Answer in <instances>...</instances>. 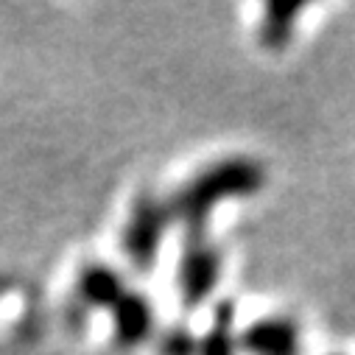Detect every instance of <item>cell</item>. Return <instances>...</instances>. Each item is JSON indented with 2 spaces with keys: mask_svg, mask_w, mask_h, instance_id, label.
<instances>
[{
  "mask_svg": "<svg viewBox=\"0 0 355 355\" xmlns=\"http://www.w3.org/2000/svg\"><path fill=\"white\" fill-rule=\"evenodd\" d=\"M257 188H263L260 162L249 157H232L193 176L180 193L168 199V207L171 216L180 218L191 235H205V221L216 205H221L230 196H249Z\"/></svg>",
  "mask_w": 355,
  "mask_h": 355,
  "instance_id": "6da1fadb",
  "label": "cell"
},
{
  "mask_svg": "<svg viewBox=\"0 0 355 355\" xmlns=\"http://www.w3.org/2000/svg\"><path fill=\"white\" fill-rule=\"evenodd\" d=\"M171 207L165 199L154 196V193H143L129 216V224L123 227V252L132 260V266L137 272H151V266L157 260L159 252V241L162 232L171 221Z\"/></svg>",
  "mask_w": 355,
  "mask_h": 355,
  "instance_id": "7a4b0ae2",
  "label": "cell"
},
{
  "mask_svg": "<svg viewBox=\"0 0 355 355\" xmlns=\"http://www.w3.org/2000/svg\"><path fill=\"white\" fill-rule=\"evenodd\" d=\"M221 277V252L205 241V235H188V246L180 260V291L188 308L202 305Z\"/></svg>",
  "mask_w": 355,
  "mask_h": 355,
  "instance_id": "3957f363",
  "label": "cell"
},
{
  "mask_svg": "<svg viewBox=\"0 0 355 355\" xmlns=\"http://www.w3.org/2000/svg\"><path fill=\"white\" fill-rule=\"evenodd\" d=\"M126 294L123 277L107 263H90L78 272V286H76V300L78 308H112L121 297Z\"/></svg>",
  "mask_w": 355,
  "mask_h": 355,
  "instance_id": "277c9868",
  "label": "cell"
},
{
  "mask_svg": "<svg viewBox=\"0 0 355 355\" xmlns=\"http://www.w3.org/2000/svg\"><path fill=\"white\" fill-rule=\"evenodd\" d=\"M112 311H115L112 313L115 316V338L121 347H137L151 336L154 311L143 294L126 288V294L112 305Z\"/></svg>",
  "mask_w": 355,
  "mask_h": 355,
  "instance_id": "5b68a950",
  "label": "cell"
},
{
  "mask_svg": "<svg viewBox=\"0 0 355 355\" xmlns=\"http://www.w3.org/2000/svg\"><path fill=\"white\" fill-rule=\"evenodd\" d=\"M297 324L286 316L254 322L243 333V347L254 355H297Z\"/></svg>",
  "mask_w": 355,
  "mask_h": 355,
  "instance_id": "8992f818",
  "label": "cell"
},
{
  "mask_svg": "<svg viewBox=\"0 0 355 355\" xmlns=\"http://www.w3.org/2000/svg\"><path fill=\"white\" fill-rule=\"evenodd\" d=\"M302 12V3H269L266 6V17L260 23V42L266 48H286L294 31V20Z\"/></svg>",
  "mask_w": 355,
  "mask_h": 355,
  "instance_id": "52a82bcc",
  "label": "cell"
},
{
  "mask_svg": "<svg viewBox=\"0 0 355 355\" xmlns=\"http://www.w3.org/2000/svg\"><path fill=\"white\" fill-rule=\"evenodd\" d=\"M196 355H235V338H232V305L221 302L216 311V319L207 330V336L199 338Z\"/></svg>",
  "mask_w": 355,
  "mask_h": 355,
  "instance_id": "ba28073f",
  "label": "cell"
},
{
  "mask_svg": "<svg viewBox=\"0 0 355 355\" xmlns=\"http://www.w3.org/2000/svg\"><path fill=\"white\" fill-rule=\"evenodd\" d=\"M199 338L185 327H171L159 338V355H196Z\"/></svg>",
  "mask_w": 355,
  "mask_h": 355,
  "instance_id": "9c48e42d",
  "label": "cell"
}]
</instances>
